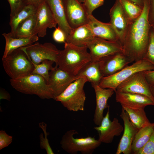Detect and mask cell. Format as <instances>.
Instances as JSON below:
<instances>
[{"mask_svg": "<svg viewBox=\"0 0 154 154\" xmlns=\"http://www.w3.org/2000/svg\"><path fill=\"white\" fill-rule=\"evenodd\" d=\"M13 137L7 134L5 131H0V150L7 147L12 142Z\"/></svg>", "mask_w": 154, "mask_h": 154, "instance_id": "obj_36", "label": "cell"}, {"mask_svg": "<svg viewBox=\"0 0 154 154\" xmlns=\"http://www.w3.org/2000/svg\"><path fill=\"white\" fill-rule=\"evenodd\" d=\"M109 107V106L107 112L100 125L94 127L98 134V139L101 143H106L112 142L114 137L120 135L124 130L117 118H114L112 121L110 120Z\"/></svg>", "mask_w": 154, "mask_h": 154, "instance_id": "obj_11", "label": "cell"}, {"mask_svg": "<svg viewBox=\"0 0 154 154\" xmlns=\"http://www.w3.org/2000/svg\"><path fill=\"white\" fill-rule=\"evenodd\" d=\"M76 76L71 75L55 66L49 73L47 83L52 93L54 99L61 94L72 82Z\"/></svg>", "mask_w": 154, "mask_h": 154, "instance_id": "obj_15", "label": "cell"}, {"mask_svg": "<svg viewBox=\"0 0 154 154\" xmlns=\"http://www.w3.org/2000/svg\"><path fill=\"white\" fill-rule=\"evenodd\" d=\"M147 82L150 86L154 85V70L143 71Z\"/></svg>", "mask_w": 154, "mask_h": 154, "instance_id": "obj_39", "label": "cell"}, {"mask_svg": "<svg viewBox=\"0 0 154 154\" xmlns=\"http://www.w3.org/2000/svg\"><path fill=\"white\" fill-rule=\"evenodd\" d=\"M154 70V66L143 59L134 62L112 75L104 77L99 85L103 88H110L115 92L118 86L131 75L137 72Z\"/></svg>", "mask_w": 154, "mask_h": 154, "instance_id": "obj_7", "label": "cell"}, {"mask_svg": "<svg viewBox=\"0 0 154 154\" xmlns=\"http://www.w3.org/2000/svg\"><path fill=\"white\" fill-rule=\"evenodd\" d=\"M94 37L87 24L72 29L66 38V42L76 45H87Z\"/></svg>", "mask_w": 154, "mask_h": 154, "instance_id": "obj_23", "label": "cell"}, {"mask_svg": "<svg viewBox=\"0 0 154 154\" xmlns=\"http://www.w3.org/2000/svg\"><path fill=\"white\" fill-rule=\"evenodd\" d=\"M60 50L56 66L70 74L76 76L82 68L91 60L87 45L78 46L66 42Z\"/></svg>", "mask_w": 154, "mask_h": 154, "instance_id": "obj_2", "label": "cell"}, {"mask_svg": "<svg viewBox=\"0 0 154 154\" xmlns=\"http://www.w3.org/2000/svg\"><path fill=\"white\" fill-rule=\"evenodd\" d=\"M36 15L37 19L34 34L38 37H43L46 34L48 28H55L57 23L45 1L37 7Z\"/></svg>", "mask_w": 154, "mask_h": 154, "instance_id": "obj_14", "label": "cell"}, {"mask_svg": "<svg viewBox=\"0 0 154 154\" xmlns=\"http://www.w3.org/2000/svg\"><path fill=\"white\" fill-rule=\"evenodd\" d=\"M104 0H84L82 3L85 11L88 15H92L93 11L102 5Z\"/></svg>", "mask_w": 154, "mask_h": 154, "instance_id": "obj_33", "label": "cell"}, {"mask_svg": "<svg viewBox=\"0 0 154 154\" xmlns=\"http://www.w3.org/2000/svg\"><path fill=\"white\" fill-rule=\"evenodd\" d=\"M149 0L148 20L151 26L154 28V0Z\"/></svg>", "mask_w": 154, "mask_h": 154, "instance_id": "obj_38", "label": "cell"}, {"mask_svg": "<svg viewBox=\"0 0 154 154\" xmlns=\"http://www.w3.org/2000/svg\"><path fill=\"white\" fill-rule=\"evenodd\" d=\"M154 127V123H150L138 129L132 142L131 153L136 154L145 145L150 138Z\"/></svg>", "mask_w": 154, "mask_h": 154, "instance_id": "obj_25", "label": "cell"}, {"mask_svg": "<svg viewBox=\"0 0 154 154\" xmlns=\"http://www.w3.org/2000/svg\"><path fill=\"white\" fill-rule=\"evenodd\" d=\"M110 23L116 34L118 42L122 47L130 21L126 15L119 0H116L110 10Z\"/></svg>", "mask_w": 154, "mask_h": 154, "instance_id": "obj_13", "label": "cell"}, {"mask_svg": "<svg viewBox=\"0 0 154 154\" xmlns=\"http://www.w3.org/2000/svg\"><path fill=\"white\" fill-rule=\"evenodd\" d=\"M117 102L128 107L144 108L147 106H154V102L149 97L142 94L116 91Z\"/></svg>", "mask_w": 154, "mask_h": 154, "instance_id": "obj_19", "label": "cell"}, {"mask_svg": "<svg viewBox=\"0 0 154 154\" xmlns=\"http://www.w3.org/2000/svg\"><path fill=\"white\" fill-rule=\"evenodd\" d=\"M130 22L137 19L141 14L143 7H141L130 0H119Z\"/></svg>", "mask_w": 154, "mask_h": 154, "instance_id": "obj_29", "label": "cell"}, {"mask_svg": "<svg viewBox=\"0 0 154 154\" xmlns=\"http://www.w3.org/2000/svg\"><path fill=\"white\" fill-rule=\"evenodd\" d=\"M116 91L142 94L154 102L150 85L147 82L143 71L134 74L120 84Z\"/></svg>", "mask_w": 154, "mask_h": 154, "instance_id": "obj_10", "label": "cell"}, {"mask_svg": "<svg viewBox=\"0 0 154 154\" xmlns=\"http://www.w3.org/2000/svg\"><path fill=\"white\" fill-rule=\"evenodd\" d=\"M2 60L4 70L10 79H16L29 75L34 69L24 47L14 50Z\"/></svg>", "mask_w": 154, "mask_h": 154, "instance_id": "obj_3", "label": "cell"}, {"mask_svg": "<svg viewBox=\"0 0 154 154\" xmlns=\"http://www.w3.org/2000/svg\"><path fill=\"white\" fill-rule=\"evenodd\" d=\"M143 1L142 13L129 22L122 45V52L133 62L143 58L148 44L151 28L148 20L149 0Z\"/></svg>", "mask_w": 154, "mask_h": 154, "instance_id": "obj_1", "label": "cell"}, {"mask_svg": "<svg viewBox=\"0 0 154 154\" xmlns=\"http://www.w3.org/2000/svg\"><path fill=\"white\" fill-rule=\"evenodd\" d=\"M91 60L99 61L106 56L122 52V47L117 41L108 40L94 37L87 44Z\"/></svg>", "mask_w": 154, "mask_h": 154, "instance_id": "obj_9", "label": "cell"}, {"mask_svg": "<svg viewBox=\"0 0 154 154\" xmlns=\"http://www.w3.org/2000/svg\"><path fill=\"white\" fill-rule=\"evenodd\" d=\"M120 117L124 123L123 133L118 145L116 154H130L132 142L138 129L130 121L127 112L122 108Z\"/></svg>", "mask_w": 154, "mask_h": 154, "instance_id": "obj_17", "label": "cell"}, {"mask_svg": "<svg viewBox=\"0 0 154 154\" xmlns=\"http://www.w3.org/2000/svg\"><path fill=\"white\" fill-rule=\"evenodd\" d=\"M57 22L58 27L65 33L66 38L72 29L66 18L64 0H45Z\"/></svg>", "mask_w": 154, "mask_h": 154, "instance_id": "obj_21", "label": "cell"}, {"mask_svg": "<svg viewBox=\"0 0 154 154\" xmlns=\"http://www.w3.org/2000/svg\"><path fill=\"white\" fill-rule=\"evenodd\" d=\"M78 134L76 130L71 129L66 132L60 142L62 148L70 154L80 152L82 154H91L100 145L101 142L94 137L75 138L74 135Z\"/></svg>", "mask_w": 154, "mask_h": 154, "instance_id": "obj_6", "label": "cell"}, {"mask_svg": "<svg viewBox=\"0 0 154 154\" xmlns=\"http://www.w3.org/2000/svg\"><path fill=\"white\" fill-rule=\"evenodd\" d=\"M121 106L122 108L127 113L131 122L138 129L150 123L146 116L144 108H130L122 105Z\"/></svg>", "mask_w": 154, "mask_h": 154, "instance_id": "obj_26", "label": "cell"}, {"mask_svg": "<svg viewBox=\"0 0 154 154\" xmlns=\"http://www.w3.org/2000/svg\"><path fill=\"white\" fill-rule=\"evenodd\" d=\"M76 79L86 78L91 84H99L104 77L101 71L100 61L91 60L86 64L76 76Z\"/></svg>", "mask_w": 154, "mask_h": 154, "instance_id": "obj_24", "label": "cell"}, {"mask_svg": "<svg viewBox=\"0 0 154 154\" xmlns=\"http://www.w3.org/2000/svg\"><path fill=\"white\" fill-rule=\"evenodd\" d=\"M11 9L10 17L21 11L26 5L24 0H7Z\"/></svg>", "mask_w": 154, "mask_h": 154, "instance_id": "obj_34", "label": "cell"}, {"mask_svg": "<svg viewBox=\"0 0 154 154\" xmlns=\"http://www.w3.org/2000/svg\"><path fill=\"white\" fill-rule=\"evenodd\" d=\"M136 154H154V127L148 141Z\"/></svg>", "mask_w": 154, "mask_h": 154, "instance_id": "obj_35", "label": "cell"}, {"mask_svg": "<svg viewBox=\"0 0 154 154\" xmlns=\"http://www.w3.org/2000/svg\"><path fill=\"white\" fill-rule=\"evenodd\" d=\"M99 61L101 70L104 77L118 72L133 62L122 52L106 56Z\"/></svg>", "mask_w": 154, "mask_h": 154, "instance_id": "obj_16", "label": "cell"}, {"mask_svg": "<svg viewBox=\"0 0 154 154\" xmlns=\"http://www.w3.org/2000/svg\"><path fill=\"white\" fill-rule=\"evenodd\" d=\"M37 7L30 4L26 5L24 7L14 16L10 17V32L13 36L19 25L31 15L36 13Z\"/></svg>", "mask_w": 154, "mask_h": 154, "instance_id": "obj_28", "label": "cell"}, {"mask_svg": "<svg viewBox=\"0 0 154 154\" xmlns=\"http://www.w3.org/2000/svg\"><path fill=\"white\" fill-rule=\"evenodd\" d=\"M91 84L95 91L96 101L93 121L96 125L99 126L104 117V110L109 106L107 104L108 100L114 94V91L112 88H102L98 84Z\"/></svg>", "mask_w": 154, "mask_h": 154, "instance_id": "obj_18", "label": "cell"}, {"mask_svg": "<svg viewBox=\"0 0 154 154\" xmlns=\"http://www.w3.org/2000/svg\"><path fill=\"white\" fill-rule=\"evenodd\" d=\"M10 98L9 94L4 89L1 90L0 91V99H5L7 100H10Z\"/></svg>", "mask_w": 154, "mask_h": 154, "instance_id": "obj_41", "label": "cell"}, {"mask_svg": "<svg viewBox=\"0 0 154 154\" xmlns=\"http://www.w3.org/2000/svg\"><path fill=\"white\" fill-rule=\"evenodd\" d=\"M137 5L141 7H143V0H130Z\"/></svg>", "mask_w": 154, "mask_h": 154, "instance_id": "obj_42", "label": "cell"}, {"mask_svg": "<svg viewBox=\"0 0 154 154\" xmlns=\"http://www.w3.org/2000/svg\"><path fill=\"white\" fill-rule=\"evenodd\" d=\"M87 24L94 37L118 42L116 33L110 22H102L91 15L88 16Z\"/></svg>", "mask_w": 154, "mask_h": 154, "instance_id": "obj_20", "label": "cell"}, {"mask_svg": "<svg viewBox=\"0 0 154 154\" xmlns=\"http://www.w3.org/2000/svg\"><path fill=\"white\" fill-rule=\"evenodd\" d=\"M78 1L81 3H83L84 0H78Z\"/></svg>", "mask_w": 154, "mask_h": 154, "instance_id": "obj_44", "label": "cell"}, {"mask_svg": "<svg viewBox=\"0 0 154 154\" xmlns=\"http://www.w3.org/2000/svg\"><path fill=\"white\" fill-rule=\"evenodd\" d=\"M39 126L42 130L44 135V137L42 133H40L39 135L40 145L41 148L45 149L47 154H54L47 138V136L49 135V133L46 131V124L44 122H42L39 123Z\"/></svg>", "mask_w": 154, "mask_h": 154, "instance_id": "obj_31", "label": "cell"}, {"mask_svg": "<svg viewBox=\"0 0 154 154\" xmlns=\"http://www.w3.org/2000/svg\"><path fill=\"white\" fill-rule=\"evenodd\" d=\"M24 48L31 61L35 64H40L46 60L53 61L56 64H57L60 50L51 42H36Z\"/></svg>", "mask_w": 154, "mask_h": 154, "instance_id": "obj_8", "label": "cell"}, {"mask_svg": "<svg viewBox=\"0 0 154 154\" xmlns=\"http://www.w3.org/2000/svg\"><path fill=\"white\" fill-rule=\"evenodd\" d=\"M151 89V92L154 98V85L150 86Z\"/></svg>", "mask_w": 154, "mask_h": 154, "instance_id": "obj_43", "label": "cell"}, {"mask_svg": "<svg viewBox=\"0 0 154 154\" xmlns=\"http://www.w3.org/2000/svg\"><path fill=\"white\" fill-rule=\"evenodd\" d=\"M2 35L5 41V48L2 57H5L16 49L32 44L38 40V37L37 35L27 38L14 37L10 32L3 33Z\"/></svg>", "mask_w": 154, "mask_h": 154, "instance_id": "obj_22", "label": "cell"}, {"mask_svg": "<svg viewBox=\"0 0 154 154\" xmlns=\"http://www.w3.org/2000/svg\"><path fill=\"white\" fill-rule=\"evenodd\" d=\"M31 62L34 67L32 74H37L42 76L45 79L47 82L49 77V71L54 68V67L52 66V64L54 62L52 60H46L39 64H35Z\"/></svg>", "mask_w": 154, "mask_h": 154, "instance_id": "obj_30", "label": "cell"}, {"mask_svg": "<svg viewBox=\"0 0 154 154\" xmlns=\"http://www.w3.org/2000/svg\"><path fill=\"white\" fill-rule=\"evenodd\" d=\"M12 86L23 94L35 95L42 99H54L52 91L45 79L36 74L16 79H10Z\"/></svg>", "mask_w": 154, "mask_h": 154, "instance_id": "obj_4", "label": "cell"}, {"mask_svg": "<svg viewBox=\"0 0 154 154\" xmlns=\"http://www.w3.org/2000/svg\"><path fill=\"white\" fill-rule=\"evenodd\" d=\"M37 19L36 12L21 22L18 25L14 35L17 38H27L34 35Z\"/></svg>", "mask_w": 154, "mask_h": 154, "instance_id": "obj_27", "label": "cell"}, {"mask_svg": "<svg viewBox=\"0 0 154 154\" xmlns=\"http://www.w3.org/2000/svg\"><path fill=\"white\" fill-rule=\"evenodd\" d=\"M52 37L56 42L59 43H65L66 37L64 32L59 27L55 28L53 32Z\"/></svg>", "mask_w": 154, "mask_h": 154, "instance_id": "obj_37", "label": "cell"}, {"mask_svg": "<svg viewBox=\"0 0 154 154\" xmlns=\"http://www.w3.org/2000/svg\"><path fill=\"white\" fill-rule=\"evenodd\" d=\"M44 1L45 0H24L26 5H33L37 7Z\"/></svg>", "mask_w": 154, "mask_h": 154, "instance_id": "obj_40", "label": "cell"}, {"mask_svg": "<svg viewBox=\"0 0 154 154\" xmlns=\"http://www.w3.org/2000/svg\"><path fill=\"white\" fill-rule=\"evenodd\" d=\"M87 82V79L84 77L76 80L57 96L55 100L60 102L70 111H84L86 96L84 87Z\"/></svg>", "mask_w": 154, "mask_h": 154, "instance_id": "obj_5", "label": "cell"}, {"mask_svg": "<svg viewBox=\"0 0 154 154\" xmlns=\"http://www.w3.org/2000/svg\"><path fill=\"white\" fill-rule=\"evenodd\" d=\"M64 1L66 20L72 29L87 23L88 16L82 3L78 0H64Z\"/></svg>", "mask_w": 154, "mask_h": 154, "instance_id": "obj_12", "label": "cell"}, {"mask_svg": "<svg viewBox=\"0 0 154 154\" xmlns=\"http://www.w3.org/2000/svg\"><path fill=\"white\" fill-rule=\"evenodd\" d=\"M154 66V28L151 26L146 53L143 58Z\"/></svg>", "mask_w": 154, "mask_h": 154, "instance_id": "obj_32", "label": "cell"}]
</instances>
